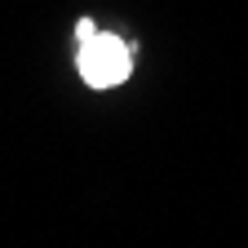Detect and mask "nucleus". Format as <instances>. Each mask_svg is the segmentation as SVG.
<instances>
[{"label":"nucleus","instance_id":"f257e3e1","mask_svg":"<svg viewBox=\"0 0 248 248\" xmlns=\"http://www.w3.org/2000/svg\"><path fill=\"white\" fill-rule=\"evenodd\" d=\"M76 67L89 89H115L133 76V49L120 36H111V31H93L89 40H80Z\"/></svg>","mask_w":248,"mask_h":248},{"label":"nucleus","instance_id":"f03ea898","mask_svg":"<svg viewBox=\"0 0 248 248\" xmlns=\"http://www.w3.org/2000/svg\"><path fill=\"white\" fill-rule=\"evenodd\" d=\"M93 31H98V27H93V22H89V18H84V22H80V27H76V40H89V36H93Z\"/></svg>","mask_w":248,"mask_h":248}]
</instances>
